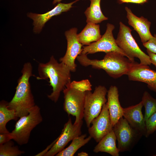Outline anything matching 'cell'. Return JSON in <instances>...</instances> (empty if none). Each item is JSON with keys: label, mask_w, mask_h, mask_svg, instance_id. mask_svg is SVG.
Segmentation results:
<instances>
[{"label": "cell", "mask_w": 156, "mask_h": 156, "mask_svg": "<svg viewBox=\"0 0 156 156\" xmlns=\"http://www.w3.org/2000/svg\"><path fill=\"white\" fill-rule=\"evenodd\" d=\"M38 71V79H49L52 91L47 95V97L56 103L61 92L71 82V71L69 68L62 62L59 63L52 55L47 62L39 64Z\"/></svg>", "instance_id": "cell-1"}, {"label": "cell", "mask_w": 156, "mask_h": 156, "mask_svg": "<svg viewBox=\"0 0 156 156\" xmlns=\"http://www.w3.org/2000/svg\"><path fill=\"white\" fill-rule=\"evenodd\" d=\"M76 59L82 66H91L94 69H103L109 76L115 79L127 75L137 63L116 52L106 53L103 58L101 60L91 59L88 57L87 54L82 53Z\"/></svg>", "instance_id": "cell-2"}, {"label": "cell", "mask_w": 156, "mask_h": 156, "mask_svg": "<svg viewBox=\"0 0 156 156\" xmlns=\"http://www.w3.org/2000/svg\"><path fill=\"white\" fill-rule=\"evenodd\" d=\"M32 69L30 62L24 64L22 75L18 80L15 94L8 103V108L14 110L19 118L28 115L30 109L36 105L29 82L30 78L33 75Z\"/></svg>", "instance_id": "cell-3"}, {"label": "cell", "mask_w": 156, "mask_h": 156, "mask_svg": "<svg viewBox=\"0 0 156 156\" xmlns=\"http://www.w3.org/2000/svg\"><path fill=\"white\" fill-rule=\"evenodd\" d=\"M131 31L129 27L120 22L119 31L116 39L117 45L131 61L134 62L135 58H137L140 64L151 65L149 56L140 48L132 35Z\"/></svg>", "instance_id": "cell-4"}, {"label": "cell", "mask_w": 156, "mask_h": 156, "mask_svg": "<svg viewBox=\"0 0 156 156\" xmlns=\"http://www.w3.org/2000/svg\"><path fill=\"white\" fill-rule=\"evenodd\" d=\"M40 110L39 107L35 105L30 109L28 115L20 117L16 122L10 133L12 139L18 144H27L32 131L42 122Z\"/></svg>", "instance_id": "cell-5"}, {"label": "cell", "mask_w": 156, "mask_h": 156, "mask_svg": "<svg viewBox=\"0 0 156 156\" xmlns=\"http://www.w3.org/2000/svg\"><path fill=\"white\" fill-rule=\"evenodd\" d=\"M104 86L99 85L95 88L93 92H86L84 118L88 128L92 120L101 113L103 105L107 101L106 95L107 92Z\"/></svg>", "instance_id": "cell-6"}, {"label": "cell", "mask_w": 156, "mask_h": 156, "mask_svg": "<svg viewBox=\"0 0 156 156\" xmlns=\"http://www.w3.org/2000/svg\"><path fill=\"white\" fill-rule=\"evenodd\" d=\"M69 84L62 91L64 99L63 108L68 116L71 115L75 117L74 124H77L84 118L86 92L72 88Z\"/></svg>", "instance_id": "cell-7"}, {"label": "cell", "mask_w": 156, "mask_h": 156, "mask_svg": "<svg viewBox=\"0 0 156 156\" xmlns=\"http://www.w3.org/2000/svg\"><path fill=\"white\" fill-rule=\"evenodd\" d=\"M113 129L118 142L117 147L120 152L131 151L142 136L123 117L120 118Z\"/></svg>", "instance_id": "cell-8"}, {"label": "cell", "mask_w": 156, "mask_h": 156, "mask_svg": "<svg viewBox=\"0 0 156 156\" xmlns=\"http://www.w3.org/2000/svg\"><path fill=\"white\" fill-rule=\"evenodd\" d=\"M114 28V25L108 23L104 35L98 41L83 46L81 53L87 55L99 52H103L106 53L116 52L123 54L127 57L125 53L117 45L116 39L114 37L112 31Z\"/></svg>", "instance_id": "cell-9"}, {"label": "cell", "mask_w": 156, "mask_h": 156, "mask_svg": "<svg viewBox=\"0 0 156 156\" xmlns=\"http://www.w3.org/2000/svg\"><path fill=\"white\" fill-rule=\"evenodd\" d=\"M83 123L82 120L79 123L73 124L70 118L64 125L61 133L56 139V142L44 156L55 155L64 149L69 142L81 135V128Z\"/></svg>", "instance_id": "cell-10"}, {"label": "cell", "mask_w": 156, "mask_h": 156, "mask_svg": "<svg viewBox=\"0 0 156 156\" xmlns=\"http://www.w3.org/2000/svg\"><path fill=\"white\" fill-rule=\"evenodd\" d=\"M77 31V28H73L65 31L67 49L64 56L60 59V62L67 66L73 72H75L76 70L77 66L75 60L81 53L83 50V45L78 39Z\"/></svg>", "instance_id": "cell-11"}, {"label": "cell", "mask_w": 156, "mask_h": 156, "mask_svg": "<svg viewBox=\"0 0 156 156\" xmlns=\"http://www.w3.org/2000/svg\"><path fill=\"white\" fill-rule=\"evenodd\" d=\"M92 125L88 128L89 135L98 142L106 134L113 129L107 105L106 103L103 106L99 115L92 121Z\"/></svg>", "instance_id": "cell-12"}, {"label": "cell", "mask_w": 156, "mask_h": 156, "mask_svg": "<svg viewBox=\"0 0 156 156\" xmlns=\"http://www.w3.org/2000/svg\"><path fill=\"white\" fill-rule=\"evenodd\" d=\"M79 0H75L67 3H58L52 9L43 14L28 13L27 16L33 21L34 32L36 34L40 33L45 23L52 17L69 11L73 7V5Z\"/></svg>", "instance_id": "cell-13"}, {"label": "cell", "mask_w": 156, "mask_h": 156, "mask_svg": "<svg viewBox=\"0 0 156 156\" xmlns=\"http://www.w3.org/2000/svg\"><path fill=\"white\" fill-rule=\"evenodd\" d=\"M127 75L130 80L145 83L150 90L156 92V71L148 65L137 63Z\"/></svg>", "instance_id": "cell-14"}, {"label": "cell", "mask_w": 156, "mask_h": 156, "mask_svg": "<svg viewBox=\"0 0 156 156\" xmlns=\"http://www.w3.org/2000/svg\"><path fill=\"white\" fill-rule=\"evenodd\" d=\"M143 106L141 101L135 105L123 108V117L132 127L145 136L146 127L142 111Z\"/></svg>", "instance_id": "cell-15"}, {"label": "cell", "mask_w": 156, "mask_h": 156, "mask_svg": "<svg viewBox=\"0 0 156 156\" xmlns=\"http://www.w3.org/2000/svg\"><path fill=\"white\" fill-rule=\"evenodd\" d=\"M125 9L129 25L138 33L142 43L146 42L152 38L153 36L150 30L151 22L143 16L140 17L137 16L127 7H125Z\"/></svg>", "instance_id": "cell-16"}, {"label": "cell", "mask_w": 156, "mask_h": 156, "mask_svg": "<svg viewBox=\"0 0 156 156\" xmlns=\"http://www.w3.org/2000/svg\"><path fill=\"white\" fill-rule=\"evenodd\" d=\"M119 96L117 87L115 86H111L107 91L106 103L113 127L120 118L123 117V108L120 105Z\"/></svg>", "instance_id": "cell-17"}, {"label": "cell", "mask_w": 156, "mask_h": 156, "mask_svg": "<svg viewBox=\"0 0 156 156\" xmlns=\"http://www.w3.org/2000/svg\"><path fill=\"white\" fill-rule=\"evenodd\" d=\"M116 138L113 129L105 135L94 147L95 153H106L112 156H119V150L116 145Z\"/></svg>", "instance_id": "cell-18"}, {"label": "cell", "mask_w": 156, "mask_h": 156, "mask_svg": "<svg viewBox=\"0 0 156 156\" xmlns=\"http://www.w3.org/2000/svg\"><path fill=\"white\" fill-rule=\"evenodd\" d=\"M101 37L99 25L91 23H87L81 32L77 34L78 40L83 45H89L98 41Z\"/></svg>", "instance_id": "cell-19"}, {"label": "cell", "mask_w": 156, "mask_h": 156, "mask_svg": "<svg viewBox=\"0 0 156 156\" xmlns=\"http://www.w3.org/2000/svg\"><path fill=\"white\" fill-rule=\"evenodd\" d=\"M90 6L84 12L86 17V22L97 24L108 19L103 14L100 7L101 0H89Z\"/></svg>", "instance_id": "cell-20"}, {"label": "cell", "mask_w": 156, "mask_h": 156, "mask_svg": "<svg viewBox=\"0 0 156 156\" xmlns=\"http://www.w3.org/2000/svg\"><path fill=\"white\" fill-rule=\"evenodd\" d=\"M8 103L4 100L0 102V133H10L6 127L7 123L12 120H16L18 118L14 110L8 108Z\"/></svg>", "instance_id": "cell-21"}, {"label": "cell", "mask_w": 156, "mask_h": 156, "mask_svg": "<svg viewBox=\"0 0 156 156\" xmlns=\"http://www.w3.org/2000/svg\"><path fill=\"white\" fill-rule=\"evenodd\" d=\"M86 134L81 135L74 138L70 145L57 154L56 156H73L77 151L87 144L92 138L89 135L86 138Z\"/></svg>", "instance_id": "cell-22"}, {"label": "cell", "mask_w": 156, "mask_h": 156, "mask_svg": "<svg viewBox=\"0 0 156 156\" xmlns=\"http://www.w3.org/2000/svg\"><path fill=\"white\" fill-rule=\"evenodd\" d=\"M141 101L145 108L144 118L145 121L156 112V99L145 91L143 94Z\"/></svg>", "instance_id": "cell-23"}, {"label": "cell", "mask_w": 156, "mask_h": 156, "mask_svg": "<svg viewBox=\"0 0 156 156\" xmlns=\"http://www.w3.org/2000/svg\"><path fill=\"white\" fill-rule=\"evenodd\" d=\"M24 151L14 145L11 140L0 145V156H18L24 153Z\"/></svg>", "instance_id": "cell-24"}, {"label": "cell", "mask_w": 156, "mask_h": 156, "mask_svg": "<svg viewBox=\"0 0 156 156\" xmlns=\"http://www.w3.org/2000/svg\"><path fill=\"white\" fill-rule=\"evenodd\" d=\"M69 86L72 88L81 92L91 91L92 90V85L89 80L88 79L79 81H74L71 82Z\"/></svg>", "instance_id": "cell-25"}, {"label": "cell", "mask_w": 156, "mask_h": 156, "mask_svg": "<svg viewBox=\"0 0 156 156\" xmlns=\"http://www.w3.org/2000/svg\"><path fill=\"white\" fill-rule=\"evenodd\" d=\"M146 133L148 137L156 130V112L145 121Z\"/></svg>", "instance_id": "cell-26"}, {"label": "cell", "mask_w": 156, "mask_h": 156, "mask_svg": "<svg viewBox=\"0 0 156 156\" xmlns=\"http://www.w3.org/2000/svg\"><path fill=\"white\" fill-rule=\"evenodd\" d=\"M143 45L147 50L156 53V34L148 41L143 43Z\"/></svg>", "instance_id": "cell-27"}, {"label": "cell", "mask_w": 156, "mask_h": 156, "mask_svg": "<svg viewBox=\"0 0 156 156\" xmlns=\"http://www.w3.org/2000/svg\"><path fill=\"white\" fill-rule=\"evenodd\" d=\"M12 139L10 132L0 133V145L3 144Z\"/></svg>", "instance_id": "cell-28"}, {"label": "cell", "mask_w": 156, "mask_h": 156, "mask_svg": "<svg viewBox=\"0 0 156 156\" xmlns=\"http://www.w3.org/2000/svg\"><path fill=\"white\" fill-rule=\"evenodd\" d=\"M148 0H118V2L120 4L124 3H133L138 4H143Z\"/></svg>", "instance_id": "cell-29"}, {"label": "cell", "mask_w": 156, "mask_h": 156, "mask_svg": "<svg viewBox=\"0 0 156 156\" xmlns=\"http://www.w3.org/2000/svg\"><path fill=\"white\" fill-rule=\"evenodd\" d=\"M146 51L150 57L151 64L154 65L156 68V53H153L147 49Z\"/></svg>", "instance_id": "cell-30"}, {"label": "cell", "mask_w": 156, "mask_h": 156, "mask_svg": "<svg viewBox=\"0 0 156 156\" xmlns=\"http://www.w3.org/2000/svg\"><path fill=\"white\" fill-rule=\"evenodd\" d=\"M77 156H88V154L84 152H81L78 153Z\"/></svg>", "instance_id": "cell-31"}, {"label": "cell", "mask_w": 156, "mask_h": 156, "mask_svg": "<svg viewBox=\"0 0 156 156\" xmlns=\"http://www.w3.org/2000/svg\"><path fill=\"white\" fill-rule=\"evenodd\" d=\"M62 0H53L52 3L53 4L60 3Z\"/></svg>", "instance_id": "cell-32"}]
</instances>
